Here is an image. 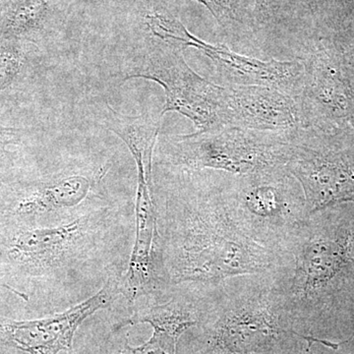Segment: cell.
Instances as JSON below:
<instances>
[{
    "label": "cell",
    "mask_w": 354,
    "mask_h": 354,
    "mask_svg": "<svg viewBox=\"0 0 354 354\" xmlns=\"http://www.w3.org/2000/svg\"><path fill=\"white\" fill-rule=\"evenodd\" d=\"M180 172L167 190L158 228L167 285L221 283L278 271L281 255L244 218L230 176L218 181L201 171Z\"/></svg>",
    "instance_id": "6da1fadb"
},
{
    "label": "cell",
    "mask_w": 354,
    "mask_h": 354,
    "mask_svg": "<svg viewBox=\"0 0 354 354\" xmlns=\"http://www.w3.org/2000/svg\"><path fill=\"white\" fill-rule=\"evenodd\" d=\"M116 223L106 206L50 227L0 225V279L13 290L62 276L92 259Z\"/></svg>",
    "instance_id": "7a4b0ae2"
},
{
    "label": "cell",
    "mask_w": 354,
    "mask_h": 354,
    "mask_svg": "<svg viewBox=\"0 0 354 354\" xmlns=\"http://www.w3.org/2000/svg\"><path fill=\"white\" fill-rule=\"evenodd\" d=\"M292 132L225 127L167 135L158 140V153L162 162L181 171L212 169L230 176H252L286 167Z\"/></svg>",
    "instance_id": "3957f363"
},
{
    "label": "cell",
    "mask_w": 354,
    "mask_h": 354,
    "mask_svg": "<svg viewBox=\"0 0 354 354\" xmlns=\"http://www.w3.org/2000/svg\"><path fill=\"white\" fill-rule=\"evenodd\" d=\"M109 169L108 165L66 167L11 186L0 196V225L50 227L106 207L101 184Z\"/></svg>",
    "instance_id": "277c9868"
},
{
    "label": "cell",
    "mask_w": 354,
    "mask_h": 354,
    "mask_svg": "<svg viewBox=\"0 0 354 354\" xmlns=\"http://www.w3.org/2000/svg\"><path fill=\"white\" fill-rule=\"evenodd\" d=\"M185 50L181 44L151 36L128 62L122 82L146 79L158 84L165 95L160 114L178 113L192 121L197 131L228 127L225 86L191 68L184 57Z\"/></svg>",
    "instance_id": "5b68a950"
},
{
    "label": "cell",
    "mask_w": 354,
    "mask_h": 354,
    "mask_svg": "<svg viewBox=\"0 0 354 354\" xmlns=\"http://www.w3.org/2000/svg\"><path fill=\"white\" fill-rule=\"evenodd\" d=\"M279 301L274 283L241 293L216 311L209 328L211 354H286L288 342L301 337Z\"/></svg>",
    "instance_id": "8992f818"
},
{
    "label": "cell",
    "mask_w": 354,
    "mask_h": 354,
    "mask_svg": "<svg viewBox=\"0 0 354 354\" xmlns=\"http://www.w3.org/2000/svg\"><path fill=\"white\" fill-rule=\"evenodd\" d=\"M239 209L261 241L279 253V244L306 218L304 191L286 167L252 176H230Z\"/></svg>",
    "instance_id": "52a82bcc"
},
{
    "label": "cell",
    "mask_w": 354,
    "mask_h": 354,
    "mask_svg": "<svg viewBox=\"0 0 354 354\" xmlns=\"http://www.w3.org/2000/svg\"><path fill=\"white\" fill-rule=\"evenodd\" d=\"M286 169L301 186L307 216L354 202V156L327 145L312 128L291 133Z\"/></svg>",
    "instance_id": "ba28073f"
},
{
    "label": "cell",
    "mask_w": 354,
    "mask_h": 354,
    "mask_svg": "<svg viewBox=\"0 0 354 354\" xmlns=\"http://www.w3.org/2000/svg\"><path fill=\"white\" fill-rule=\"evenodd\" d=\"M120 295V276H111L95 295L62 313L26 321L0 317V344L30 354L72 353L79 326L88 317L109 306Z\"/></svg>",
    "instance_id": "9c48e42d"
},
{
    "label": "cell",
    "mask_w": 354,
    "mask_h": 354,
    "mask_svg": "<svg viewBox=\"0 0 354 354\" xmlns=\"http://www.w3.org/2000/svg\"><path fill=\"white\" fill-rule=\"evenodd\" d=\"M183 46L197 48L214 64L227 85L267 86L279 88L292 97H299L304 87V65L291 60H262L232 50L225 44H209L188 31Z\"/></svg>",
    "instance_id": "30bf717a"
},
{
    "label": "cell",
    "mask_w": 354,
    "mask_h": 354,
    "mask_svg": "<svg viewBox=\"0 0 354 354\" xmlns=\"http://www.w3.org/2000/svg\"><path fill=\"white\" fill-rule=\"evenodd\" d=\"M160 248L153 185L137 176L135 242L125 274L120 276L121 295L128 301L158 292L167 286Z\"/></svg>",
    "instance_id": "8fae6325"
},
{
    "label": "cell",
    "mask_w": 354,
    "mask_h": 354,
    "mask_svg": "<svg viewBox=\"0 0 354 354\" xmlns=\"http://www.w3.org/2000/svg\"><path fill=\"white\" fill-rule=\"evenodd\" d=\"M225 86L228 127L279 133L302 127L297 97L267 86Z\"/></svg>",
    "instance_id": "7c38bea8"
},
{
    "label": "cell",
    "mask_w": 354,
    "mask_h": 354,
    "mask_svg": "<svg viewBox=\"0 0 354 354\" xmlns=\"http://www.w3.org/2000/svg\"><path fill=\"white\" fill-rule=\"evenodd\" d=\"M199 311L184 298H172L165 304L138 310L130 318L116 325L115 330L128 325L148 323L153 333L150 341L137 348L125 344L122 354H176L179 337L198 323Z\"/></svg>",
    "instance_id": "4fadbf2b"
},
{
    "label": "cell",
    "mask_w": 354,
    "mask_h": 354,
    "mask_svg": "<svg viewBox=\"0 0 354 354\" xmlns=\"http://www.w3.org/2000/svg\"><path fill=\"white\" fill-rule=\"evenodd\" d=\"M162 118L160 113L157 116L124 115L106 104L104 127L124 142L136 165H144L153 171V153L158 141Z\"/></svg>",
    "instance_id": "5bb4252c"
},
{
    "label": "cell",
    "mask_w": 354,
    "mask_h": 354,
    "mask_svg": "<svg viewBox=\"0 0 354 354\" xmlns=\"http://www.w3.org/2000/svg\"><path fill=\"white\" fill-rule=\"evenodd\" d=\"M48 12V0H23L11 12L8 20L9 31L14 35L39 31L46 23Z\"/></svg>",
    "instance_id": "9a60e30c"
},
{
    "label": "cell",
    "mask_w": 354,
    "mask_h": 354,
    "mask_svg": "<svg viewBox=\"0 0 354 354\" xmlns=\"http://www.w3.org/2000/svg\"><path fill=\"white\" fill-rule=\"evenodd\" d=\"M209 9L218 24L227 30L234 31L241 25H246L245 13L242 12L239 0H198Z\"/></svg>",
    "instance_id": "2e32d148"
},
{
    "label": "cell",
    "mask_w": 354,
    "mask_h": 354,
    "mask_svg": "<svg viewBox=\"0 0 354 354\" xmlns=\"http://www.w3.org/2000/svg\"><path fill=\"white\" fill-rule=\"evenodd\" d=\"M23 67V55L14 48L0 50V91L15 81Z\"/></svg>",
    "instance_id": "e0dca14e"
},
{
    "label": "cell",
    "mask_w": 354,
    "mask_h": 354,
    "mask_svg": "<svg viewBox=\"0 0 354 354\" xmlns=\"http://www.w3.org/2000/svg\"><path fill=\"white\" fill-rule=\"evenodd\" d=\"M283 0H256L253 11V24L256 28L266 27L278 17Z\"/></svg>",
    "instance_id": "ac0fdd59"
},
{
    "label": "cell",
    "mask_w": 354,
    "mask_h": 354,
    "mask_svg": "<svg viewBox=\"0 0 354 354\" xmlns=\"http://www.w3.org/2000/svg\"><path fill=\"white\" fill-rule=\"evenodd\" d=\"M20 133V130L14 128L0 127V171L6 167L10 158L8 147L17 143Z\"/></svg>",
    "instance_id": "d6986e66"
},
{
    "label": "cell",
    "mask_w": 354,
    "mask_h": 354,
    "mask_svg": "<svg viewBox=\"0 0 354 354\" xmlns=\"http://www.w3.org/2000/svg\"><path fill=\"white\" fill-rule=\"evenodd\" d=\"M288 354H297V353H288Z\"/></svg>",
    "instance_id": "ffe728a7"
}]
</instances>
